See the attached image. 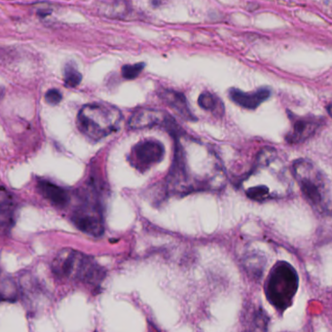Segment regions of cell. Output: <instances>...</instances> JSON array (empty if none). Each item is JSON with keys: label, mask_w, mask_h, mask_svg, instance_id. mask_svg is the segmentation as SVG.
Wrapping results in <instances>:
<instances>
[{"label": "cell", "mask_w": 332, "mask_h": 332, "mask_svg": "<svg viewBox=\"0 0 332 332\" xmlns=\"http://www.w3.org/2000/svg\"><path fill=\"white\" fill-rule=\"evenodd\" d=\"M174 139V160L166 183L168 192L186 196L222 191L226 185V172L211 146L190 138L183 131Z\"/></svg>", "instance_id": "1"}, {"label": "cell", "mask_w": 332, "mask_h": 332, "mask_svg": "<svg viewBox=\"0 0 332 332\" xmlns=\"http://www.w3.org/2000/svg\"><path fill=\"white\" fill-rule=\"evenodd\" d=\"M241 187L247 197L256 202L287 197L291 192V177L281 153L272 147L263 148L242 179Z\"/></svg>", "instance_id": "2"}, {"label": "cell", "mask_w": 332, "mask_h": 332, "mask_svg": "<svg viewBox=\"0 0 332 332\" xmlns=\"http://www.w3.org/2000/svg\"><path fill=\"white\" fill-rule=\"evenodd\" d=\"M291 173L310 206L318 213L329 215L331 211V187L325 174L308 159L294 161Z\"/></svg>", "instance_id": "3"}, {"label": "cell", "mask_w": 332, "mask_h": 332, "mask_svg": "<svg viewBox=\"0 0 332 332\" xmlns=\"http://www.w3.org/2000/svg\"><path fill=\"white\" fill-rule=\"evenodd\" d=\"M53 273L61 279L79 280L85 284L99 285L105 271L91 256L72 249H63L52 262Z\"/></svg>", "instance_id": "4"}, {"label": "cell", "mask_w": 332, "mask_h": 332, "mask_svg": "<svg viewBox=\"0 0 332 332\" xmlns=\"http://www.w3.org/2000/svg\"><path fill=\"white\" fill-rule=\"evenodd\" d=\"M123 115L117 107L107 103L86 104L80 109L77 126L93 142H98L117 132Z\"/></svg>", "instance_id": "5"}, {"label": "cell", "mask_w": 332, "mask_h": 332, "mask_svg": "<svg viewBox=\"0 0 332 332\" xmlns=\"http://www.w3.org/2000/svg\"><path fill=\"white\" fill-rule=\"evenodd\" d=\"M299 285L296 270L288 262L280 261L270 271L266 285V297L277 310L284 312L292 305Z\"/></svg>", "instance_id": "6"}, {"label": "cell", "mask_w": 332, "mask_h": 332, "mask_svg": "<svg viewBox=\"0 0 332 332\" xmlns=\"http://www.w3.org/2000/svg\"><path fill=\"white\" fill-rule=\"evenodd\" d=\"M71 222L81 232L91 237L99 238L103 235L102 207L95 187L72 211Z\"/></svg>", "instance_id": "7"}, {"label": "cell", "mask_w": 332, "mask_h": 332, "mask_svg": "<svg viewBox=\"0 0 332 332\" xmlns=\"http://www.w3.org/2000/svg\"><path fill=\"white\" fill-rule=\"evenodd\" d=\"M128 126L131 130H142L153 127H161L167 131L172 137L182 132L174 118L158 109L140 108L135 111L129 119Z\"/></svg>", "instance_id": "8"}, {"label": "cell", "mask_w": 332, "mask_h": 332, "mask_svg": "<svg viewBox=\"0 0 332 332\" xmlns=\"http://www.w3.org/2000/svg\"><path fill=\"white\" fill-rule=\"evenodd\" d=\"M165 157V147L156 140H143L137 143L129 155L130 164L139 172L145 173Z\"/></svg>", "instance_id": "9"}, {"label": "cell", "mask_w": 332, "mask_h": 332, "mask_svg": "<svg viewBox=\"0 0 332 332\" xmlns=\"http://www.w3.org/2000/svg\"><path fill=\"white\" fill-rule=\"evenodd\" d=\"M291 128L285 135V142L289 144H299L312 138L323 125V119L315 116L298 117L290 115Z\"/></svg>", "instance_id": "10"}, {"label": "cell", "mask_w": 332, "mask_h": 332, "mask_svg": "<svg viewBox=\"0 0 332 332\" xmlns=\"http://www.w3.org/2000/svg\"><path fill=\"white\" fill-rule=\"evenodd\" d=\"M271 95L268 88H260L253 92H243L239 89H231L229 91L230 98L242 107L247 109H256L263 101L267 100Z\"/></svg>", "instance_id": "11"}, {"label": "cell", "mask_w": 332, "mask_h": 332, "mask_svg": "<svg viewBox=\"0 0 332 332\" xmlns=\"http://www.w3.org/2000/svg\"><path fill=\"white\" fill-rule=\"evenodd\" d=\"M159 96L167 105H169L170 108H172L181 118L187 121L196 120V117L190 109L188 101L183 94L174 90L164 89L160 91Z\"/></svg>", "instance_id": "12"}, {"label": "cell", "mask_w": 332, "mask_h": 332, "mask_svg": "<svg viewBox=\"0 0 332 332\" xmlns=\"http://www.w3.org/2000/svg\"><path fill=\"white\" fill-rule=\"evenodd\" d=\"M37 187L39 193L54 206L64 207L68 205L69 195L63 187L44 179L38 181Z\"/></svg>", "instance_id": "13"}, {"label": "cell", "mask_w": 332, "mask_h": 332, "mask_svg": "<svg viewBox=\"0 0 332 332\" xmlns=\"http://www.w3.org/2000/svg\"><path fill=\"white\" fill-rule=\"evenodd\" d=\"M17 294L18 290L14 280L0 273V302H14Z\"/></svg>", "instance_id": "14"}, {"label": "cell", "mask_w": 332, "mask_h": 332, "mask_svg": "<svg viewBox=\"0 0 332 332\" xmlns=\"http://www.w3.org/2000/svg\"><path fill=\"white\" fill-rule=\"evenodd\" d=\"M199 105L206 111H210L213 114L222 116L224 107L222 100L213 94L209 92H203L198 98Z\"/></svg>", "instance_id": "15"}, {"label": "cell", "mask_w": 332, "mask_h": 332, "mask_svg": "<svg viewBox=\"0 0 332 332\" xmlns=\"http://www.w3.org/2000/svg\"><path fill=\"white\" fill-rule=\"evenodd\" d=\"M64 83L67 87L75 88L82 81V75L73 64H66L64 67Z\"/></svg>", "instance_id": "16"}, {"label": "cell", "mask_w": 332, "mask_h": 332, "mask_svg": "<svg viewBox=\"0 0 332 332\" xmlns=\"http://www.w3.org/2000/svg\"><path fill=\"white\" fill-rule=\"evenodd\" d=\"M144 67H145L144 63L127 64L122 67V75L125 79H135L142 73Z\"/></svg>", "instance_id": "17"}, {"label": "cell", "mask_w": 332, "mask_h": 332, "mask_svg": "<svg viewBox=\"0 0 332 332\" xmlns=\"http://www.w3.org/2000/svg\"><path fill=\"white\" fill-rule=\"evenodd\" d=\"M63 99V95L61 94L60 91L56 90V89H52L49 90L46 95H45V100L46 102L51 104V105H56L59 104Z\"/></svg>", "instance_id": "18"}]
</instances>
